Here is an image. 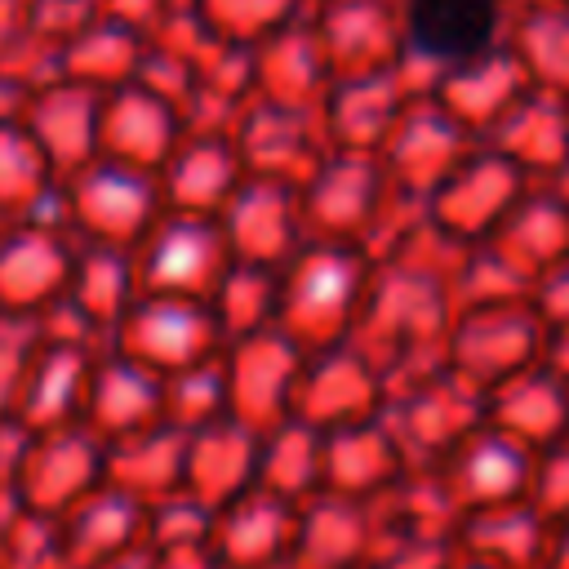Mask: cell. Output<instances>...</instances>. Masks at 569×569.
Segmentation results:
<instances>
[{
  "label": "cell",
  "mask_w": 569,
  "mask_h": 569,
  "mask_svg": "<svg viewBox=\"0 0 569 569\" xmlns=\"http://www.w3.org/2000/svg\"><path fill=\"white\" fill-rule=\"evenodd\" d=\"M409 27L431 53H462L485 36L489 18L485 0H413Z\"/></svg>",
  "instance_id": "1"
}]
</instances>
